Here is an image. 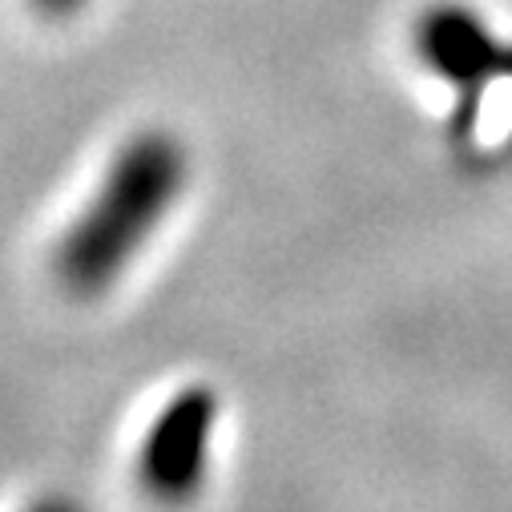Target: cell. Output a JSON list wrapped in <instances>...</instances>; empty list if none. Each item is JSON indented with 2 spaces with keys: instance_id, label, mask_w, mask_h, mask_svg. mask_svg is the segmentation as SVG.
<instances>
[{
  "instance_id": "obj_3",
  "label": "cell",
  "mask_w": 512,
  "mask_h": 512,
  "mask_svg": "<svg viewBox=\"0 0 512 512\" xmlns=\"http://www.w3.org/2000/svg\"><path fill=\"white\" fill-rule=\"evenodd\" d=\"M420 53L440 77H448L456 85H480L504 65L492 33L468 9H456V5L424 17Z\"/></svg>"
},
{
  "instance_id": "obj_2",
  "label": "cell",
  "mask_w": 512,
  "mask_h": 512,
  "mask_svg": "<svg viewBox=\"0 0 512 512\" xmlns=\"http://www.w3.org/2000/svg\"><path fill=\"white\" fill-rule=\"evenodd\" d=\"M218 412V396L206 383H194L154 416L138 452V476L146 492H154L158 500H186L198 492L210 464V436Z\"/></svg>"
},
{
  "instance_id": "obj_4",
  "label": "cell",
  "mask_w": 512,
  "mask_h": 512,
  "mask_svg": "<svg viewBox=\"0 0 512 512\" xmlns=\"http://www.w3.org/2000/svg\"><path fill=\"white\" fill-rule=\"evenodd\" d=\"M33 5L41 13H49V17H69V13H77L85 5V0H33Z\"/></svg>"
},
{
  "instance_id": "obj_1",
  "label": "cell",
  "mask_w": 512,
  "mask_h": 512,
  "mask_svg": "<svg viewBox=\"0 0 512 512\" xmlns=\"http://www.w3.org/2000/svg\"><path fill=\"white\" fill-rule=\"evenodd\" d=\"M186 154L170 134H138L105 170L93 202L57 242L53 271L73 295H101L146 238L162 226L186 186Z\"/></svg>"
}]
</instances>
